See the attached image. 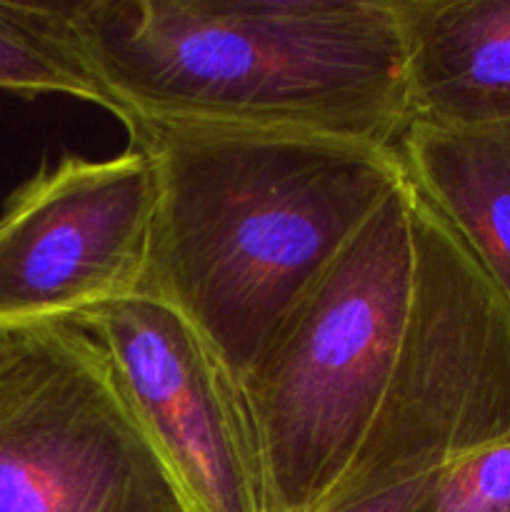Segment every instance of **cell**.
Returning <instances> with one entry per match:
<instances>
[{"instance_id": "6da1fadb", "label": "cell", "mask_w": 510, "mask_h": 512, "mask_svg": "<svg viewBox=\"0 0 510 512\" xmlns=\"http://www.w3.org/2000/svg\"><path fill=\"white\" fill-rule=\"evenodd\" d=\"M155 180L143 290L243 380L310 285L403 183L398 150L128 120Z\"/></svg>"}, {"instance_id": "7a4b0ae2", "label": "cell", "mask_w": 510, "mask_h": 512, "mask_svg": "<svg viewBox=\"0 0 510 512\" xmlns=\"http://www.w3.org/2000/svg\"><path fill=\"white\" fill-rule=\"evenodd\" d=\"M120 123L320 135L398 150L408 130L390 0L68 3Z\"/></svg>"}, {"instance_id": "3957f363", "label": "cell", "mask_w": 510, "mask_h": 512, "mask_svg": "<svg viewBox=\"0 0 510 512\" xmlns=\"http://www.w3.org/2000/svg\"><path fill=\"white\" fill-rule=\"evenodd\" d=\"M413 265L403 178L238 383L270 512H315L348 470L398 353Z\"/></svg>"}, {"instance_id": "277c9868", "label": "cell", "mask_w": 510, "mask_h": 512, "mask_svg": "<svg viewBox=\"0 0 510 512\" xmlns=\"http://www.w3.org/2000/svg\"><path fill=\"white\" fill-rule=\"evenodd\" d=\"M408 193L415 265L398 353L348 470L315 512L510 445V300L410 183Z\"/></svg>"}, {"instance_id": "5b68a950", "label": "cell", "mask_w": 510, "mask_h": 512, "mask_svg": "<svg viewBox=\"0 0 510 512\" xmlns=\"http://www.w3.org/2000/svg\"><path fill=\"white\" fill-rule=\"evenodd\" d=\"M0 512H193L78 320L0 330Z\"/></svg>"}, {"instance_id": "8992f818", "label": "cell", "mask_w": 510, "mask_h": 512, "mask_svg": "<svg viewBox=\"0 0 510 512\" xmlns=\"http://www.w3.org/2000/svg\"><path fill=\"white\" fill-rule=\"evenodd\" d=\"M155 180L148 155H63L0 213V330L70 323L143 290Z\"/></svg>"}, {"instance_id": "52a82bcc", "label": "cell", "mask_w": 510, "mask_h": 512, "mask_svg": "<svg viewBox=\"0 0 510 512\" xmlns=\"http://www.w3.org/2000/svg\"><path fill=\"white\" fill-rule=\"evenodd\" d=\"M193 512H270L263 460L238 380L163 300L135 293L80 318Z\"/></svg>"}, {"instance_id": "ba28073f", "label": "cell", "mask_w": 510, "mask_h": 512, "mask_svg": "<svg viewBox=\"0 0 510 512\" xmlns=\"http://www.w3.org/2000/svg\"><path fill=\"white\" fill-rule=\"evenodd\" d=\"M408 125H510V0H390Z\"/></svg>"}, {"instance_id": "9c48e42d", "label": "cell", "mask_w": 510, "mask_h": 512, "mask_svg": "<svg viewBox=\"0 0 510 512\" xmlns=\"http://www.w3.org/2000/svg\"><path fill=\"white\" fill-rule=\"evenodd\" d=\"M398 158L405 180L438 210L510 300V125H408Z\"/></svg>"}, {"instance_id": "30bf717a", "label": "cell", "mask_w": 510, "mask_h": 512, "mask_svg": "<svg viewBox=\"0 0 510 512\" xmlns=\"http://www.w3.org/2000/svg\"><path fill=\"white\" fill-rule=\"evenodd\" d=\"M0 90L68 95L120 120V108L90 68L68 18V3L0 0Z\"/></svg>"}, {"instance_id": "8fae6325", "label": "cell", "mask_w": 510, "mask_h": 512, "mask_svg": "<svg viewBox=\"0 0 510 512\" xmlns=\"http://www.w3.org/2000/svg\"><path fill=\"white\" fill-rule=\"evenodd\" d=\"M418 512H510V445L443 470Z\"/></svg>"}, {"instance_id": "7c38bea8", "label": "cell", "mask_w": 510, "mask_h": 512, "mask_svg": "<svg viewBox=\"0 0 510 512\" xmlns=\"http://www.w3.org/2000/svg\"><path fill=\"white\" fill-rule=\"evenodd\" d=\"M438 475H430V478L418 480V483L403 485V488L388 490V493L375 495V498L363 500V503L343 505V508H330L320 512H418L425 505V500H428Z\"/></svg>"}]
</instances>
